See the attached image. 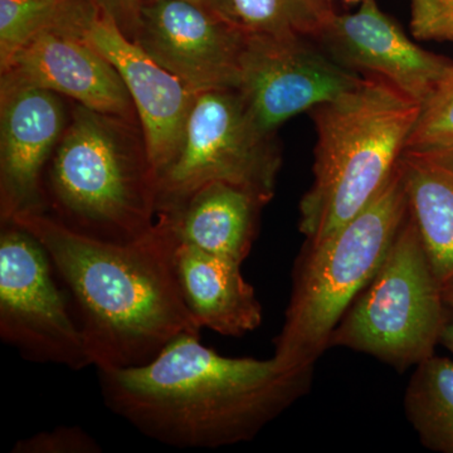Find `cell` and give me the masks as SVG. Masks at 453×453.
I'll list each match as a JSON object with an SVG mask.
<instances>
[{
  "label": "cell",
  "mask_w": 453,
  "mask_h": 453,
  "mask_svg": "<svg viewBox=\"0 0 453 453\" xmlns=\"http://www.w3.org/2000/svg\"><path fill=\"white\" fill-rule=\"evenodd\" d=\"M453 149V65L421 105L404 153L437 155Z\"/></svg>",
  "instance_id": "cell-21"
},
{
  "label": "cell",
  "mask_w": 453,
  "mask_h": 453,
  "mask_svg": "<svg viewBox=\"0 0 453 453\" xmlns=\"http://www.w3.org/2000/svg\"><path fill=\"white\" fill-rule=\"evenodd\" d=\"M97 3L121 32L133 41L139 25L142 0H97Z\"/></svg>",
  "instance_id": "cell-24"
},
{
  "label": "cell",
  "mask_w": 453,
  "mask_h": 453,
  "mask_svg": "<svg viewBox=\"0 0 453 453\" xmlns=\"http://www.w3.org/2000/svg\"><path fill=\"white\" fill-rule=\"evenodd\" d=\"M411 31L418 41L453 42V0H410Z\"/></svg>",
  "instance_id": "cell-23"
},
{
  "label": "cell",
  "mask_w": 453,
  "mask_h": 453,
  "mask_svg": "<svg viewBox=\"0 0 453 453\" xmlns=\"http://www.w3.org/2000/svg\"><path fill=\"white\" fill-rule=\"evenodd\" d=\"M13 453H100L103 447L85 429L57 427L17 441Z\"/></svg>",
  "instance_id": "cell-22"
},
{
  "label": "cell",
  "mask_w": 453,
  "mask_h": 453,
  "mask_svg": "<svg viewBox=\"0 0 453 453\" xmlns=\"http://www.w3.org/2000/svg\"><path fill=\"white\" fill-rule=\"evenodd\" d=\"M52 261L40 241L14 222L0 234V338L25 359L91 366L76 312L53 279Z\"/></svg>",
  "instance_id": "cell-8"
},
{
  "label": "cell",
  "mask_w": 453,
  "mask_h": 453,
  "mask_svg": "<svg viewBox=\"0 0 453 453\" xmlns=\"http://www.w3.org/2000/svg\"><path fill=\"white\" fill-rule=\"evenodd\" d=\"M281 163L276 134L256 124L237 89L199 92L180 149L157 175V214L173 213L213 181L242 187L271 201Z\"/></svg>",
  "instance_id": "cell-7"
},
{
  "label": "cell",
  "mask_w": 453,
  "mask_h": 453,
  "mask_svg": "<svg viewBox=\"0 0 453 453\" xmlns=\"http://www.w3.org/2000/svg\"><path fill=\"white\" fill-rule=\"evenodd\" d=\"M77 33L120 73L129 89L157 177L183 142L196 92L129 40L97 0H85L73 19Z\"/></svg>",
  "instance_id": "cell-11"
},
{
  "label": "cell",
  "mask_w": 453,
  "mask_h": 453,
  "mask_svg": "<svg viewBox=\"0 0 453 453\" xmlns=\"http://www.w3.org/2000/svg\"><path fill=\"white\" fill-rule=\"evenodd\" d=\"M199 338L179 335L146 365L97 369L106 407L164 445L214 449L252 441L311 389L315 369L223 357Z\"/></svg>",
  "instance_id": "cell-1"
},
{
  "label": "cell",
  "mask_w": 453,
  "mask_h": 453,
  "mask_svg": "<svg viewBox=\"0 0 453 453\" xmlns=\"http://www.w3.org/2000/svg\"><path fill=\"white\" fill-rule=\"evenodd\" d=\"M175 273L183 299L201 329L240 338L262 324V306L241 264L178 242Z\"/></svg>",
  "instance_id": "cell-15"
},
{
  "label": "cell",
  "mask_w": 453,
  "mask_h": 453,
  "mask_svg": "<svg viewBox=\"0 0 453 453\" xmlns=\"http://www.w3.org/2000/svg\"><path fill=\"white\" fill-rule=\"evenodd\" d=\"M79 0L55 25L31 38L0 67L3 76L49 89L94 111L139 121L120 73L73 27Z\"/></svg>",
  "instance_id": "cell-13"
},
{
  "label": "cell",
  "mask_w": 453,
  "mask_h": 453,
  "mask_svg": "<svg viewBox=\"0 0 453 453\" xmlns=\"http://www.w3.org/2000/svg\"><path fill=\"white\" fill-rule=\"evenodd\" d=\"M408 216L401 169L380 196L318 243L306 242L297 258L291 299L273 340L277 365L315 369L354 300L378 273Z\"/></svg>",
  "instance_id": "cell-5"
},
{
  "label": "cell",
  "mask_w": 453,
  "mask_h": 453,
  "mask_svg": "<svg viewBox=\"0 0 453 453\" xmlns=\"http://www.w3.org/2000/svg\"><path fill=\"white\" fill-rule=\"evenodd\" d=\"M79 0H0V67Z\"/></svg>",
  "instance_id": "cell-20"
},
{
  "label": "cell",
  "mask_w": 453,
  "mask_h": 453,
  "mask_svg": "<svg viewBox=\"0 0 453 453\" xmlns=\"http://www.w3.org/2000/svg\"><path fill=\"white\" fill-rule=\"evenodd\" d=\"M311 38L336 64L380 77L419 105L453 65L413 43L375 0H362L354 13L333 12Z\"/></svg>",
  "instance_id": "cell-14"
},
{
  "label": "cell",
  "mask_w": 453,
  "mask_h": 453,
  "mask_svg": "<svg viewBox=\"0 0 453 453\" xmlns=\"http://www.w3.org/2000/svg\"><path fill=\"white\" fill-rule=\"evenodd\" d=\"M144 2H150V0H142V3ZM181 2L190 3V4L205 9L216 16L225 18L229 22L241 25L237 13H235L234 0H181Z\"/></svg>",
  "instance_id": "cell-25"
},
{
  "label": "cell",
  "mask_w": 453,
  "mask_h": 453,
  "mask_svg": "<svg viewBox=\"0 0 453 453\" xmlns=\"http://www.w3.org/2000/svg\"><path fill=\"white\" fill-rule=\"evenodd\" d=\"M309 38L247 33L237 91L266 133L276 134L283 122L342 97L365 80Z\"/></svg>",
  "instance_id": "cell-9"
},
{
  "label": "cell",
  "mask_w": 453,
  "mask_h": 453,
  "mask_svg": "<svg viewBox=\"0 0 453 453\" xmlns=\"http://www.w3.org/2000/svg\"><path fill=\"white\" fill-rule=\"evenodd\" d=\"M157 181L139 121L76 105L43 189L50 216L71 231L127 243L157 222Z\"/></svg>",
  "instance_id": "cell-4"
},
{
  "label": "cell",
  "mask_w": 453,
  "mask_h": 453,
  "mask_svg": "<svg viewBox=\"0 0 453 453\" xmlns=\"http://www.w3.org/2000/svg\"><path fill=\"white\" fill-rule=\"evenodd\" d=\"M268 203L242 187L213 181L166 216L179 242L242 265L257 237L259 214Z\"/></svg>",
  "instance_id": "cell-16"
},
{
  "label": "cell",
  "mask_w": 453,
  "mask_h": 453,
  "mask_svg": "<svg viewBox=\"0 0 453 453\" xmlns=\"http://www.w3.org/2000/svg\"><path fill=\"white\" fill-rule=\"evenodd\" d=\"M12 222L31 232L49 253L73 297L96 369L146 365L179 335L201 336L179 288V241L166 214H157L150 232L127 243L77 234L47 213L22 214Z\"/></svg>",
  "instance_id": "cell-2"
},
{
  "label": "cell",
  "mask_w": 453,
  "mask_h": 453,
  "mask_svg": "<svg viewBox=\"0 0 453 453\" xmlns=\"http://www.w3.org/2000/svg\"><path fill=\"white\" fill-rule=\"evenodd\" d=\"M61 95L0 80V219L46 213V165L67 127Z\"/></svg>",
  "instance_id": "cell-12"
},
{
  "label": "cell",
  "mask_w": 453,
  "mask_h": 453,
  "mask_svg": "<svg viewBox=\"0 0 453 453\" xmlns=\"http://www.w3.org/2000/svg\"><path fill=\"white\" fill-rule=\"evenodd\" d=\"M327 2H332V0H327ZM344 3H360L362 0H342Z\"/></svg>",
  "instance_id": "cell-28"
},
{
  "label": "cell",
  "mask_w": 453,
  "mask_h": 453,
  "mask_svg": "<svg viewBox=\"0 0 453 453\" xmlns=\"http://www.w3.org/2000/svg\"><path fill=\"white\" fill-rule=\"evenodd\" d=\"M247 32L312 37L333 13L327 0H234Z\"/></svg>",
  "instance_id": "cell-19"
},
{
  "label": "cell",
  "mask_w": 453,
  "mask_h": 453,
  "mask_svg": "<svg viewBox=\"0 0 453 453\" xmlns=\"http://www.w3.org/2000/svg\"><path fill=\"white\" fill-rule=\"evenodd\" d=\"M404 412L426 449L453 453V360L432 356L416 365Z\"/></svg>",
  "instance_id": "cell-18"
},
{
  "label": "cell",
  "mask_w": 453,
  "mask_h": 453,
  "mask_svg": "<svg viewBox=\"0 0 453 453\" xmlns=\"http://www.w3.org/2000/svg\"><path fill=\"white\" fill-rule=\"evenodd\" d=\"M421 105L380 77L311 110L314 181L300 201L299 229L318 243L357 217L386 188Z\"/></svg>",
  "instance_id": "cell-3"
},
{
  "label": "cell",
  "mask_w": 453,
  "mask_h": 453,
  "mask_svg": "<svg viewBox=\"0 0 453 453\" xmlns=\"http://www.w3.org/2000/svg\"><path fill=\"white\" fill-rule=\"evenodd\" d=\"M447 319L443 286L408 211L383 265L340 320L329 348L350 349L403 372L434 356Z\"/></svg>",
  "instance_id": "cell-6"
},
{
  "label": "cell",
  "mask_w": 453,
  "mask_h": 453,
  "mask_svg": "<svg viewBox=\"0 0 453 453\" xmlns=\"http://www.w3.org/2000/svg\"><path fill=\"white\" fill-rule=\"evenodd\" d=\"M443 291H445V300L449 308V319H447L440 342L453 354V282L447 285Z\"/></svg>",
  "instance_id": "cell-26"
},
{
  "label": "cell",
  "mask_w": 453,
  "mask_h": 453,
  "mask_svg": "<svg viewBox=\"0 0 453 453\" xmlns=\"http://www.w3.org/2000/svg\"><path fill=\"white\" fill-rule=\"evenodd\" d=\"M432 157H438V159L449 164V165H451L453 168V149H451V150L445 151V153L442 154L432 155Z\"/></svg>",
  "instance_id": "cell-27"
},
{
  "label": "cell",
  "mask_w": 453,
  "mask_h": 453,
  "mask_svg": "<svg viewBox=\"0 0 453 453\" xmlns=\"http://www.w3.org/2000/svg\"><path fill=\"white\" fill-rule=\"evenodd\" d=\"M247 32L181 0H150L140 11L134 42L196 94L237 89Z\"/></svg>",
  "instance_id": "cell-10"
},
{
  "label": "cell",
  "mask_w": 453,
  "mask_h": 453,
  "mask_svg": "<svg viewBox=\"0 0 453 453\" xmlns=\"http://www.w3.org/2000/svg\"><path fill=\"white\" fill-rule=\"evenodd\" d=\"M399 169L408 211L445 288L453 282V168L432 155L404 153Z\"/></svg>",
  "instance_id": "cell-17"
}]
</instances>
